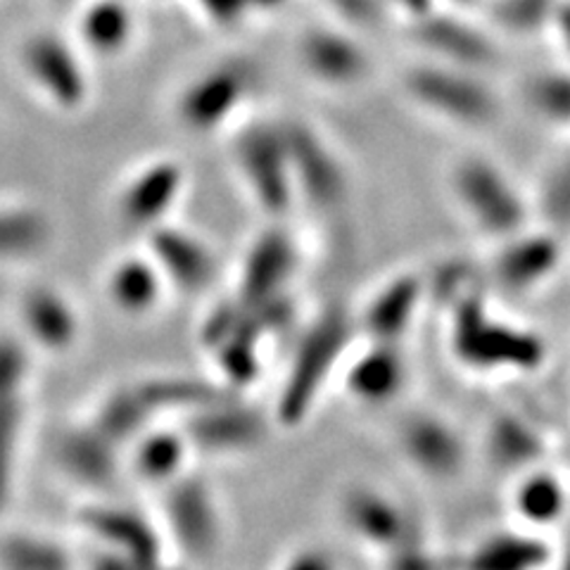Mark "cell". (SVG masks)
Segmentation results:
<instances>
[{
	"mask_svg": "<svg viewBox=\"0 0 570 570\" xmlns=\"http://www.w3.org/2000/svg\"><path fill=\"white\" fill-rule=\"evenodd\" d=\"M293 337V350L269 404L278 431L307 425L326 390L337 383L350 350L360 341L354 307L331 302L307 316Z\"/></svg>",
	"mask_w": 570,
	"mask_h": 570,
	"instance_id": "1",
	"label": "cell"
},
{
	"mask_svg": "<svg viewBox=\"0 0 570 570\" xmlns=\"http://www.w3.org/2000/svg\"><path fill=\"white\" fill-rule=\"evenodd\" d=\"M448 314V350L452 360L478 376H525L544 366L547 345L532 328L499 316L488 288H475L454 299Z\"/></svg>",
	"mask_w": 570,
	"mask_h": 570,
	"instance_id": "2",
	"label": "cell"
},
{
	"mask_svg": "<svg viewBox=\"0 0 570 570\" xmlns=\"http://www.w3.org/2000/svg\"><path fill=\"white\" fill-rule=\"evenodd\" d=\"M77 525L88 544V568L155 570L171 561L157 515L138 507L107 497L94 499L77 511Z\"/></svg>",
	"mask_w": 570,
	"mask_h": 570,
	"instance_id": "3",
	"label": "cell"
},
{
	"mask_svg": "<svg viewBox=\"0 0 570 570\" xmlns=\"http://www.w3.org/2000/svg\"><path fill=\"white\" fill-rule=\"evenodd\" d=\"M230 165L264 219H291L297 209L293 163L283 119H247L230 129Z\"/></svg>",
	"mask_w": 570,
	"mask_h": 570,
	"instance_id": "4",
	"label": "cell"
},
{
	"mask_svg": "<svg viewBox=\"0 0 570 570\" xmlns=\"http://www.w3.org/2000/svg\"><path fill=\"white\" fill-rule=\"evenodd\" d=\"M448 186L461 217L490 243L504 240L532 224V200L497 159L483 153L456 157Z\"/></svg>",
	"mask_w": 570,
	"mask_h": 570,
	"instance_id": "5",
	"label": "cell"
},
{
	"mask_svg": "<svg viewBox=\"0 0 570 570\" xmlns=\"http://www.w3.org/2000/svg\"><path fill=\"white\" fill-rule=\"evenodd\" d=\"M157 521L171 561L203 566L217 559L228 540L222 497L209 478L195 469L159 490Z\"/></svg>",
	"mask_w": 570,
	"mask_h": 570,
	"instance_id": "6",
	"label": "cell"
},
{
	"mask_svg": "<svg viewBox=\"0 0 570 570\" xmlns=\"http://www.w3.org/2000/svg\"><path fill=\"white\" fill-rule=\"evenodd\" d=\"M288 138L297 207L316 217H341L354 195V178L341 146L318 127L302 117H283Z\"/></svg>",
	"mask_w": 570,
	"mask_h": 570,
	"instance_id": "7",
	"label": "cell"
},
{
	"mask_svg": "<svg viewBox=\"0 0 570 570\" xmlns=\"http://www.w3.org/2000/svg\"><path fill=\"white\" fill-rule=\"evenodd\" d=\"M404 94L423 115L456 129H490L502 117L497 94L469 67L450 62L414 67L404 79Z\"/></svg>",
	"mask_w": 570,
	"mask_h": 570,
	"instance_id": "8",
	"label": "cell"
},
{
	"mask_svg": "<svg viewBox=\"0 0 570 570\" xmlns=\"http://www.w3.org/2000/svg\"><path fill=\"white\" fill-rule=\"evenodd\" d=\"M198 456L234 459L262 450L276 423L269 409L247 400V392L228 390L217 400L178 419Z\"/></svg>",
	"mask_w": 570,
	"mask_h": 570,
	"instance_id": "9",
	"label": "cell"
},
{
	"mask_svg": "<svg viewBox=\"0 0 570 570\" xmlns=\"http://www.w3.org/2000/svg\"><path fill=\"white\" fill-rule=\"evenodd\" d=\"M337 519L352 540L379 557V563L425 538L414 511L400 497L373 483L347 485L337 497Z\"/></svg>",
	"mask_w": 570,
	"mask_h": 570,
	"instance_id": "10",
	"label": "cell"
},
{
	"mask_svg": "<svg viewBox=\"0 0 570 570\" xmlns=\"http://www.w3.org/2000/svg\"><path fill=\"white\" fill-rule=\"evenodd\" d=\"M190 184L188 167L176 155H155L142 159L115 193L117 222L140 238L153 228L176 219Z\"/></svg>",
	"mask_w": 570,
	"mask_h": 570,
	"instance_id": "11",
	"label": "cell"
},
{
	"mask_svg": "<svg viewBox=\"0 0 570 570\" xmlns=\"http://www.w3.org/2000/svg\"><path fill=\"white\" fill-rule=\"evenodd\" d=\"M255 77L245 67L222 65L188 81L174 100V119L188 136L209 138L240 124Z\"/></svg>",
	"mask_w": 570,
	"mask_h": 570,
	"instance_id": "12",
	"label": "cell"
},
{
	"mask_svg": "<svg viewBox=\"0 0 570 570\" xmlns=\"http://www.w3.org/2000/svg\"><path fill=\"white\" fill-rule=\"evenodd\" d=\"M302 262L305 249L291 230L288 219H266L243 249L230 293L245 305L291 293L295 291Z\"/></svg>",
	"mask_w": 570,
	"mask_h": 570,
	"instance_id": "13",
	"label": "cell"
},
{
	"mask_svg": "<svg viewBox=\"0 0 570 570\" xmlns=\"http://www.w3.org/2000/svg\"><path fill=\"white\" fill-rule=\"evenodd\" d=\"M402 461L433 485H450L466 473L471 448L459 425L431 409L409 412L395 431Z\"/></svg>",
	"mask_w": 570,
	"mask_h": 570,
	"instance_id": "14",
	"label": "cell"
},
{
	"mask_svg": "<svg viewBox=\"0 0 570 570\" xmlns=\"http://www.w3.org/2000/svg\"><path fill=\"white\" fill-rule=\"evenodd\" d=\"M483 269L485 288L502 295H528L559 272L561 236L547 226H525L519 234L492 243Z\"/></svg>",
	"mask_w": 570,
	"mask_h": 570,
	"instance_id": "15",
	"label": "cell"
},
{
	"mask_svg": "<svg viewBox=\"0 0 570 570\" xmlns=\"http://www.w3.org/2000/svg\"><path fill=\"white\" fill-rule=\"evenodd\" d=\"M142 245L165 274L171 295H207L222 276V262L214 245L176 219L153 228L142 236Z\"/></svg>",
	"mask_w": 570,
	"mask_h": 570,
	"instance_id": "16",
	"label": "cell"
},
{
	"mask_svg": "<svg viewBox=\"0 0 570 570\" xmlns=\"http://www.w3.org/2000/svg\"><path fill=\"white\" fill-rule=\"evenodd\" d=\"M431 305L428 274L402 269L383 278L354 309L356 331L364 341L406 343L421 312Z\"/></svg>",
	"mask_w": 570,
	"mask_h": 570,
	"instance_id": "17",
	"label": "cell"
},
{
	"mask_svg": "<svg viewBox=\"0 0 570 570\" xmlns=\"http://www.w3.org/2000/svg\"><path fill=\"white\" fill-rule=\"evenodd\" d=\"M412 381V362H409L406 343L360 341L350 350L343 364L337 385L343 387L350 402L383 409L395 404Z\"/></svg>",
	"mask_w": 570,
	"mask_h": 570,
	"instance_id": "18",
	"label": "cell"
},
{
	"mask_svg": "<svg viewBox=\"0 0 570 570\" xmlns=\"http://www.w3.org/2000/svg\"><path fill=\"white\" fill-rule=\"evenodd\" d=\"M56 461L69 480L98 494H107L127 475L124 450L86 416L60 433Z\"/></svg>",
	"mask_w": 570,
	"mask_h": 570,
	"instance_id": "19",
	"label": "cell"
},
{
	"mask_svg": "<svg viewBox=\"0 0 570 570\" xmlns=\"http://www.w3.org/2000/svg\"><path fill=\"white\" fill-rule=\"evenodd\" d=\"M22 67L36 91L60 112H79L91 94L81 60L56 36L41 33L27 41Z\"/></svg>",
	"mask_w": 570,
	"mask_h": 570,
	"instance_id": "20",
	"label": "cell"
},
{
	"mask_svg": "<svg viewBox=\"0 0 570 570\" xmlns=\"http://www.w3.org/2000/svg\"><path fill=\"white\" fill-rule=\"evenodd\" d=\"M20 326L29 347L67 354L81 343L83 316L77 302L58 285L36 283L20 299Z\"/></svg>",
	"mask_w": 570,
	"mask_h": 570,
	"instance_id": "21",
	"label": "cell"
},
{
	"mask_svg": "<svg viewBox=\"0 0 570 570\" xmlns=\"http://www.w3.org/2000/svg\"><path fill=\"white\" fill-rule=\"evenodd\" d=\"M102 293L107 305L134 321L155 316L171 297L169 283L146 245L110 262L102 276Z\"/></svg>",
	"mask_w": 570,
	"mask_h": 570,
	"instance_id": "22",
	"label": "cell"
},
{
	"mask_svg": "<svg viewBox=\"0 0 570 570\" xmlns=\"http://www.w3.org/2000/svg\"><path fill=\"white\" fill-rule=\"evenodd\" d=\"M195 459L198 454H195L184 425L178 421L153 423L124 452L127 473L136 483L157 492L188 473Z\"/></svg>",
	"mask_w": 570,
	"mask_h": 570,
	"instance_id": "23",
	"label": "cell"
},
{
	"mask_svg": "<svg viewBox=\"0 0 570 570\" xmlns=\"http://www.w3.org/2000/svg\"><path fill=\"white\" fill-rule=\"evenodd\" d=\"M480 450L490 469L513 478L544 463L549 440L532 419L513 409H499L485 423Z\"/></svg>",
	"mask_w": 570,
	"mask_h": 570,
	"instance_id": "24",
	"label": "cell"
},
{
	"mask_svg": "<svg viewBox=\"0 0 570 570\" xmlns=\"http://www.w3.org/2000/svg\"><path fill=\"white\" fill-rule=\"evenodd\" d=\"M557 549L544 532L532 528H504L480 538L463 563L475 570H534L554 566Z\"/></svg>",
	"mask_w": 570,
	"mask_h": 570,
	"instance_id": "25",
	"label": "cell"
},
{
	"mask_svg": "<svg viewBox=\"0 0 570 570\" xmlns=\"http://www.w3.org/2000/svg\"><path fill=\"white\" fill-rule=\"evenodd\" d=\"M86 419L91 421L100 433H105L112 442L127 452L129 444L150 428L153 423L163 421L140 387V381H124L102 390L98 400L88 409Z\"/></svg>",
	"mask_w": 570,
	"mask_h": 570,
	"instance_id": "26",
	"label": "cell"
},
{
	"mask_svg": "<svg viewBox=\"0 0 570 570\" xmlns=\"http://www.w3.org/2000/svg\"><path fill=\"white\" fill-rule=\"evenodd\" d=\"M570 480L557 471H549L544 463L521 475H513L511 511L521 525L544 532L568 519Z\"/></svg>",
	"mask_w": 570,
	"mask_h": 570,
	"instance_id": "27",
	"label": "cell"
},
{
	"mask_svg": "<svg viewBox=\"0 0 570 570\" xmlns=\"http://www.w3.org/2000/svg\"><path fill=\"white\" fill-rule=\"evenodd\" d=\"M299 56L312 79L328 88L360 86L368 75L366 56L343 36L314 33L302 43Z\"/></svg>",
	"mask_w": 570,
	"mask_h": 570,
	"instance_id": "28",
	"label": "cell"
},
{
	"mask_svg": "<svg viewBox=\"0 0 570 570\" xmlns=\"http://www.w3.org/2000/svg\"><path fill=\"white\" fill-rule=\"evenodd\" d=\"M56 243V224L36 205H0V264L29 262Z\"/></svg>",
	"mask_w": 570,
	"mask_h": 570,
	"instance_id": "29",
	"label": "cell"
},
{
	"mask_svg": "<svg viewBox=\"0 0 570 570\" xmlns=\"http://www.w3.org/2000/svg\"><path fill=\"white\" fill-rule=\"evenodd\" d=\"M27 387L0 385V509H6L14 490L17 456L27 421Z\"/></svg>",
	"mask_w": 570,
	"mask_h": 570,
	"instance_id": "30",
	"label": "cell"
},
{
	"mask_svg": "<svg viewBox=\"0 0 570 570\" xmlns=\"http://www.w3.org/2000/svg\"><path fill=\"white\" fill-rule=\"evenodd\" d=\"M0 566L8 570H67L79 566V557L46 534L12 532L0 540Z\"/></svg>",
	"mask_w": 570,
	"mask_h": 570,
	"instance_id": "31",
	"label": "cell"
},
{
	"mask_svg": "<svg viewBox=\"0 0 570 570\" xmlns=\"http://www.w3.org/2000/svg\"><path fill=\"white\" fill-rule=\"evenodd\" d=\"M538 207L542 226L557 230L559 236L570 230V146L566 153L549 167L544 174L538 198L532 203V209Z\"/></svg>",
	"mask_w": 570,
	"mask_h": 570,
	"instance_id": "32",
	"label": "cell"
},
{
	"mask_svg": "<svg viewBox=\"0 0 570 570\" xmlns=\"http://www.w3.org/2000/svg\"><path fill=\"white\" fill-rule=\"evenodd\" d=\"M528 110L554 127H570V79L540 77L525 88Z\"/></svg>",
	"mask_w": 570,
	"mask_h": 570,
	"instance_id": "33",
	"label": "cell"
},
{
	"mask_svg": "<svg viewBox=\"0 0 570 570\" xmlns=\"http://www.w3.org/2000/svg\"><path fill=\"white\" fill-rule=\"evenodd\" d=\"M86 43L98 52H117L127 43V22L119 14L94 12L83 27Z\"/></svg>",
	"mask_w": 570,
	"mask_h": 570,
	"instance_id": "34",
	"label": "cell"
},
{
	"mask_svg": "<svg viewBox=\"0 0 570 570\" xmlns=\"http://www.w3.org/2000/svg\"><path fill=\"white\" fill-rule=\"evenodd\" d=\"M343 566V559L326 544L302 542L285 551L278 561L281 570H335Z\"/></svg>",
	"mask_w": 570,
	"mask_h": 570,
	"instance_id": "35",
	"label": "cell"
},
{
	"mask_svg": "<svg viewBox=\"0 0 570 570\" xmlns=\"http://www.w3.org/2000/svg\"><path fill=\"white\" fill-rule=\"evenodd\" d=\"M381 566L390 570H431V568H440L442 563H440L438 551L431 547L428 538H423L397 549L395 554L383 559Z\"/></svg>",
	"mask_w": 570,
	"mask_h": 570,
	"instance_id": "36",
	"label": "cell"
},
{
	"mask_svg": "<svg viewBox=\"0 0 570 570\" xmlns=\"http://www.w3.org/2000/svg\"><path fill=\"white\" fill-rule=\"evenodd\" d=\"M554 566H563V568H568V570H570V540H568V544H566L561 551H557Z\"/></svg>",
	"mask_w": 570,
	"mask_h": 570,
	"instance_id": "37",
	"label": "cell"
},
{
	"mask_svg": "<svg viewBox=\"0 0 570 570\" xmlns=\"http://www.w3.org/2000/svg\"><path fill=\"white\" fill-rule=\"evenodd\" d=\"M566 523L570 525V504H568V519H566Z\"/></svg>",
	"mask_w": 570,
	"mask_h": 570,
	"instance_id": "38",
	"label": "cell"
}]
</instances>
